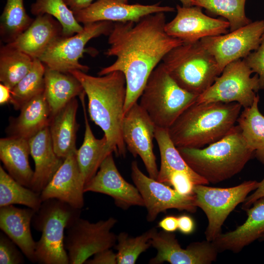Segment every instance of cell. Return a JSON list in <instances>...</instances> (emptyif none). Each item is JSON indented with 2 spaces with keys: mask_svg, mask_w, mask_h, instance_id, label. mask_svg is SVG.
Masks as SVG:
<instances>
[{
  "mask_svg": "<svg viewBox=\"0 0 264 264\" xmlns=\"http://www.w3.org/2000/svg\"><path fill=\"white\" fill-rule=\"evenodd\" d=\"M82 84L88 99L90 119L103 131L114 153L124 157L126 146L122 135V123L126 98V81L124 73L114 71L93 76L79 70L69 72Z\"/></svg>",
  "mask_w": 264,
  "mask_h": 264,
  "instance_id": "2",
  "label": "cell"
},
{
  "mask_svg": "<svg viewBox=\"0 0 264 264\" xmlns=\"http://www.w3.org/2000/svg\"><path fill=\"white\" fill-rule=\"evenodd\" d=\"M247 218L233 231L220 233L213 241L219 252L229 250L239 253L264 234V197L245 210Z\"/></svg>",
  "mask_w": 264,
  "mask_h": 264,
  "instance_id": "21",
  "label": "cell"
},
{
  "mask_svg": "<svg viewBox=\"0 0 264 264\" xmlns=\"http://www.w3.org/2000/svg\"><path fill=\"white\" fill-rule=\"evenodd\" d=\"M242 107L238 103L195 102L168 129L177 147L201 148L226 135L236 126Z\"/></svg>",
  "mask_w": 264,
  "mask_h": 264,
  "instance_id": "3",
  "label": "cell"
},
{
  "mask_svg": "<svg viewBox=\"0 0 264 264\" xmlns=\"http://www.w3.org/2000/svg\"><path fill=\"white\" fill-rule=\"evenodd\" d=\"M182 4V6L185 7H190L192 6V0H179Z\"/></svg>",
  "mask_w": 264,
  "mask_h": 264,
  "instance_id": "47",
  "label": "cell"
},
{
  "mask_svg": "<svg viewBox=\"0 0 264 264\" xmlns=\"http://www.w3.org/2000/svg\"><path fill=\"white\" fill-rule=\"evenodd\" d=\"M167 185H172L181 195H194L193 189L195 184L190 177L185 173L173 172L169 177Z\"/></svg>",
  "mask_w": 264,
  "mask_h": 264,
  "instance_id": "40",
  "label": "cell"
},
{
  "mask_svg": "<svg viewBox=\"0 0 264 264\" xmlns=\"http://www.w3.org/2000/svg\"><path fill=\"white\" fill-rule=\"evenodd\" d=\"M253 73L243 59L226 65L214 83L199 95L198 103L236 102L243 108L251 106L260 89L258 75Z\"/></svg>",
  "mask_w": 264,
  "mask_h": 264,
  "instance_id": "9",
  "label": "cell"
},
{
  "mask_svg": "<svg viewBox=\"0 0 264 264\" xmlns=\"http://www.w3.org/2000/svg\"><path fill=\"white\" fill-rule=\"evenodd\" d=\"M157 231L155 227H153L135 237L125 232L120 233L114 246L117 251V264H135L139 255L151 246V241Z\"/></svg>",
  "mask_w": 264,
  "mask_h": 264,
  "instance_id": "37",
  "label": "cell"
},
{
  "mask_svg": "<svg viewBox=\"0 0 264 264\" xmlns=\"http://www.w3.org/2000/svg\"><path fill=\"white\" fill-rule=\"evenodd\" d=\"M264 34V20H259L230 33L205 37L200 41L213 56L221 72L229 63L243 59L255 50Z\"/></svg>",
  "mask_w": 264,
  "mask_h": 264,
  "instance_id": "13",
  "label": "cell"
},
{
  "mask_svg": "<svg viewBox=\"0 0 264 264\" xmlns=\"http://www.w3.org/2000/svg\"><path fill=\"white\" fill-rule=\"evenodd\" d=\"M117 220L110 217L96 222L82 219L74 220L66 228L64 246L69 264H82L102 250L114 247L117 235L111 231Z\"/></svg>",
  "mask_w": 264,
  "mask_h": 264,
  "instance_id": "10",
  "label": "cell"
},
{
  "mask_svg": "<svg viewBox=\"0 0 264 264\" xmlns=\"http://www.w3.org/2000/svg\"><path fill=\"white\" fill-rule=\"evenodd\" d=\"M151 243L157 251L149 261L151 264H210L216 261L219 253L213 242L207 240L192 242L182 248L173 232L163 230L157 231Z\"/></svg>",
  "mask_w": 264,
  "mask_h": 264,
  "instance_id": "15",
  "label": "cell"
},
{
  "mask_svg": "<svg viewBox=\"0 0 264 264\" xmlns=\"http://www.w3.org/2000/svg\"><path fill=\"white\" fill-rule=\"evenodd\" d=\"M164 12L144 17L137 22H117L109 35L108 57L116 59L98 72L99 76L114 71L122 72L127 93L125 114L137 102L148 78L164 57L183 42L169 35L165 30Z\"/></svg>",
  "mask_w": 264,
  "mask_h": 264,
  "instance_id": "1",
  "label": "cell"
},
{
  "mask_svg": "<svg viewBox=\"0 0 264 264\" xmlns=\"http://www.w3.org/2000/svg\"><path fill=\"white\" fill-rule=\"evenodd\" d=\"M260 100L257 94L252 105L244 108L237 123L248 146L254 152V156L264 164V116L259 110Z\"/></svg>",
  "mask_w": 264,
  "mask_h": 264,
  "instance_id": "30",
  "label": "cell"
},
{
  "mask_svg": "<svg viewBox=\"0 0 264 264\" xmlns=\"http://www.w3.org/2000/svg\"><path fill=\"white\" fill-rule=\"evenodd\" d=\"M113 24L112 22L106 21L84 24L81 32L56 39L39 59L52 69L64 73L74 70L87 73L89 67L79 62L83 57L86 45L93 38L109 35Z\"/></svg>",
  "mask_w": 264,
  "mask_h": 264,
  "instance_id": "11",
  "label": "cell"
},
{
  "mask_svg": "<svg viewBox=\"0 0 264 264\" xmlns=\"http://www.w3.org/2000/svg\"><path fill=\"white\" fill-rule=\"evenodd\" d=\"M28 139L8 136L0 139V159L8 173L23 186L31 189L34 172L28 161Z\"/></svg>",
  "mask_w": 264,
  "mask_h": 264,
  "instance_id": "26",
  "label": "cell"
},
{
  "mask_svg": "<svg viewBox=\"0 0 264 264\" xmlns=\"http://www.w3.org/2000/svg\"><path fill=\"white\" fill-rule=\"evenodd\" d=\"M44 80V94L52 117L72 99L85 92L79 81L69 73L45 66Z\"/></svg>",
  "mask_w": 264,
  "mask_h": 264,
  "instance_id": "28",
  "label": "cell"
},
{
  "mask_svg": "<svg viewBox=\"0 0 264 264\" xmlns=\"http://www.w3.org/2000/svg\"><path fill=\"white\" fill-rule=\"evenodd\" d=\"M78 107V101L74 98L52 117L49 126L54 151L63 159L77 150L76 134L79 127L76 120Z\"/></svg>",
  "mask_w": 264,
  "mask_h": 264,
  "instance_id": "27",
  "label": "cell"
},
{
  "mask_svg": "<svg viewBox=\"0 0 264 264\" xmlns=\"http://www.w3.org/2000/svg\"><path fill=\"white\" fill-rule=\"evenodd\" d=\"M154 138L158 147L161 158L157 180L167 184L169 177L173 172H182L187 174L195 185L209 184L206 180L195 173L186 162L171 140L168 129L156 127Z\"/></svg>",
  "mask_w": 264,
  "mask_h": 264,
  "instance_id": "29",
  "label": "cell"
},
{
  "mask_svg": "<svg viewBox=\"0 0 264 264\" xmlns=\"http://www.w3.org/2000/svg\"><path fill=\"white\" fill-rule=\"evenodd\" d=\"M162 61L179 86L198 96L221 73L215 59L200 40L183 43L171 50Z\"/></svg>",
  "mask_w": 264,
  "mask_h": 264,
  "instance_id": "7",
  "label": "cell"
},
{
  "mask_svg": "<svg viewBox=\"0 0 264 264\" xmlns=\"http://www.w3.org/2000/svg\"><path fill=\"white\" fill-rule=\"evenodd\" d=\"M36 211L19 208L10 205L0 207V228L19 247L27 259L37 263L35 242L32 236L30 225Z\"/></svg>",
  "mask_w": 264,
  "mask_h": 264,
  "instance_id": "23",
  "label": "cell"
},
{
  "mask_svg": "<svg viewBox=\"0 0 264 264\" xmlns=\"http://www.w3.org/2000/svg\"><path fill=\"white\" fill-rule=\"evenodd\" d=\"M176 8V16L166 23L165 30L169 35L183 43L228 33L229 23L227 21L207 16L202 12L201 7L177 5Z\"/></svg>",
  "mask_w": 264,
  "mask_h": 264,
  "instance_id": "16",
  "label": "cell"
},
{
  "mask_svg": "<svg viewBox=\"0 0 264 264\" xmlns=\"http://www.w3.org/2000/svg\"><path fill=\"white\" fill-rule=\"evenodd\" d=\"M63 36L59 22L49 14L37 16L30 26L9 45L32 58L39 59L50 45Z\"/></svg>",
  "mask_w": 264,
  "mask_h": 264,
  "instance_id": "22",
  "label": "cell"
},
{
  "mask_svg": "<svg viewBox=\"0 0 264 264\" xmlns=\"http://www.w3.org/2000/svg\"><path fill=\"white\" fill-rule=\"evenodd\" d=\"M33 21L26 11L23 0H6L0 16L1 41L6 44L13 42Z\"/></svg>",
  "mask_w": 264,
  "mask_h": 264,
  "instance_id": "33",
  "label": "cell"
},
{
  "mask_svg": "<svg viewBox=\"0 0 264 264\" xmlns=\"http://www.w3.org/2000/svg\"><path fill=\"white\" fill-rule=\"evenodd\" d=\"M33 59L9 45L0 49V81L11 89L20 81L32 68Z\"/></svg>",
  "mask_w": 264,
  "mask_h": 264,
  "instance_id": "31",
  "label": "cell"
},
{
  "mask_svg": "<svg viewBox=\"0 0 264 264\" xmlns=\"http://www.w3.org/2000/svg\"><path fill=\"white\" fill-rule=\"evenodd\" d=\"M243 60L253 72L258 75L260 89H264V34L259 47Z\"/></svg>",
  "mask_w": 264,
  "mask_h": 264,
  "instance_id": "39",
  "label": "cell"
},
{
  "mask_svg": "<svg viewBox=\"0 0 264 264\" xmlns=\"http://www.w3.org/2000/svg\"><path fill=\"white\" fill-rule=\"evenodd\" d=\"M81 209L56 198L42 202L32 220V224L41 237L36 242L37 263L69 264L64 246L65 229L80 217Z\"/></svg>",
  "mask_w": 264,
  "mask_h": 264,
  "instance_id": "6",
  "label": "cell"
},
{
  "mask_svg": "<svg viewBox=\"0 0 264 264\" xmlns=\"http://www.w3.org/2000/svg\"><path fill=\"white\" fill-rule=\"evenodd\" d=\"M94 0H64L66 4L73 11L86 8L90 5Z\"/></svg>",
  "mask_w": 264,
  "mask_h": 264,
  "instance_id": "45",
  "label": "cell"
},
{
  "mask_svg": "<svg viewBox=\"0 0 264 264\" xmlns=\"http://www.w3.org/2000/svg\"><path fill=\"white\" fill-rule=\"evenodd\" d=\"M17 245L4 232L0 234V264H22L23 253ZM20 249V248H19Z\"/></svg>",
  "mask_w": 264,
  "mask_h": 264,
  "instance_id": "38",
  "label": "cell"
},
{
  "mask_svg": "<svg viewBox=\"0 0 264 264\" xmlns=\"http://www.w3.org/2000/svg\"><path fill=\"white\" fill-rule=\"evenodd\" d=\"M245 2L246 0H192V5L225 18L232 31L252 22L245 14Z\"/></svg>",
  "mask_w": 264,
  "mask_h": 264,
  "instance_id": "35",
  "label": "cell"
},
{
  "mask_svg": "<svg viewBox=\"0 0 264 264\" xmlns=\"http://www.w3.org/2000/svg\"><path fill=\"white\" fill-rule=\"evenodd\" d=\"M174 11V8L161 6L159 3L129 4L116 0H96L86 8L74 11L73 13L78 22L84 24L104 21L136 22L150 14Z\"/></svg>",
  "mask_w": 264,
  "mask_h": 264,
  "instance_id": "18",
  "label": "cell"
},
{
  "mask_svg": "<svg viewBox=\"0 0 264 264\" xmlns=\"http://www.w3.org/2000/svg\"><path fill=\"white\" fill-rule=\"evenodd\" d=\"M261 241L264 242V235L260 238Z\"/></svg>",
  "mask_w": 264,
  "mask_h": 264,
  "instance_id": "49",
  "label": "cell"
},
{
  "mask_svg": "<svg viewBox=\"0 0 264 264\" xmlns=\"http://www.w3.org/2000/svg\"><path fill=\"white\" fill-rule=\"evenodd\" d=\"M17 117H11L6 129L8 136L29 139L44 128L49 127L52 118L44 92L26 102Z\"/></svg>",
  "mask_w": 264,
  "mask_h": 264,
  "instance_id": "24",
  "label": "cell"
},
{
  "mask_svg": "<svg viewBox=\"0 0 264 264\" xmlns=\"http://www.w3.org/2000/svg\"><path fill=\"white\" fill-rule=\"evenodd\" d=\"M76 151L65 158L52 179L41 192L43 201L56 198L77 209L83 207L85 183L77 161Z\"/></svg>",
  "mask_w": 264,
  "mask_h": 264,
  "instance_id": "19",
  "label": "cell"
},
{
  "mask_svg": "<svg viewBox=\"0 0 264 264\" xmlns=\"http://www.w3.org/2000/svg\"><path fill=\"white\" fill-rule=\"evenodd\" d=\"M158 226L164 231L174 232L178 229V217L173 215L167 216L159 221Z\"/></svg>",
  "mask_w": 264,
  "mask_h": 264,
  "instance_id": "44",
  "label": "cell"
},
{
  "mask_svg": "<svg viewBox=\"0 0 264 264\" xmlns=\"http://www.w3.org/2000/svg\"><path fill=\"white\" fill-rule=\"evenodd\" d=\"M131 177L144 201L149 222L154 221L158 215L170 209L195 213L197 209L194 194H180L168 185L145 175L136 161L131 163Z\"/></svg>",
  "mask_w": 264,
  "mask_h": 264,
  "instance_id": "12",
  "label": "cell"
},
{
  "mask_svg": "<svg viewBox=\"0 0 264 264\" xmlns=\"http://www.w3.org/2000/svg\"><path fill=\"white\" fill-rule=\"evenodd\" d=\"M259 185L256 180L245 181L236 186L217 188L195 185L193 192L198 207L205 213L208 224L205 231L206 239L213 241L220 233L221 227L230 213Z\"/></svg>",
  "mask_w": 264,
  "mask_h": 264,
  "instance_id": "8",
  "label": "cell"
},
{
  "mask_svg": "<svg viewBox=\"0 0 264 264\" xmlns=\"http://www.w3.org/2000/svg\"><path fill=\"white\" fill-rule=\"evenodd\" d=\"M116 0L121 2L125 3H128V0Z\"/></svg>",
  "mask_w": 264,
  "mask_h": 264,
  "instance_id": "48",
  "label": "cell"
},
{
  "mask_svg": "<svg viewBox=\"0 0 264 264\" xmlns=\"http://www.w3.org/2000/svg\"><path fill=\"white\" fill-rule=\"evenodd\" d=\"M30 11L36 16L45 14L52 16L62 25L64 36H72L83 29L64 0H35Z\"/></svg>",
  "mask_w": 264,
  "mask_h": 264,
  "instance_id": "36",
  "label": "cell"
},
{
  "mask_svg": "<svg viewBox=\"0 0 264 264\" xmlns=\"http://www.w3.org/2000/svg\"><path fill=\"white\" fill-rule=\"evenodd\" d=\"M87 264H117L116 253L110 249L100 251L93 255L92 259H88Z\"/></svg>",
  "mask_w": 264,
  "mask_h": 264,
  "instance_id": "41",
  "label": "cell"
},
{
  "mask_svg": "<svg viewBox=\"0 0 264 264\" xmlns=\"http://www.w3.org/2000/svg\"><path fill=\"white\" fill-rule=\"evenodd\" d=\"M263 197H264V178L259 182L258 186L255 192L246 197L242 203V209L245 210L250 207L254 202Z\"/></svg>",
  "mask_w": 264,
  "mask_h": 264,
  "instance_id": "43",
  "label": "cell"
},
{
  "mask_svg": "<svg viewBox=\"0 0 264 264\" xmlns=\"http://www.w3.org/2000/svg\"><path fill=\"white\" fill-rule=\"evenodd\" d=\"M189 167L209 183H217L240 173L254 155L239 126L204 148H177Z\"/></svg>",
  "mask_w": 264,
  "mask_h": 264,
  "instance_id": "4",
  "label": "cell"
},
{
  "mask_svg": "<svg viewBox=\"0 0 264 264\" xmlns=\"http://www.w3.org/2000/svg\"><path fill=\"white\" fill-rule=\"evenodd\" d=\"M84 191L108 195L113 199L116 206L123 210L133 206L144 207L137 188L127 182L119 172L112 153L105 159L95 176L85 184Z\"/></svg>",
  "mask_w": 264,
  "mask_h": 264,
  "instance_id": "17",
  "label": "cell"
},
{
  "mask_svg": "<svg viewBox=\"0 0 264 264\" xmlns=\"http://www.w3.org/2000/svg\"><path fill=\"white\" fill-rule=\"evenodd\" d=\"M28 142L30 155L35 165L31 189L41 193L65 159L59 157L54 151L49 127L29 138Z\"/></svg>",
  "mask_w": 264,
  "mask_h": 264,
  "instance_id": "20",
  "label": "cell"
},
{
  "mask_svg": "<svg viewBox=\"0 0 264 264\" xmlns=\"http://www.w3.org/2000/svg\"><path fill=\"white\" fill-rule=\"evenodd\" d=\"M156 127L146 112L137 102L125 114L122 135L129 151L142 160L149 176L156 179L158 169L153 151V139Z\"/></svg>",
  "mask_w": 264,
  "mask_h": 264,
  "instance_id": "14",
  "label": "cell"
},
{
  "mask_svg": "<svg viewBox=\"0 0 264 264\" xmlns=\"http://www.w3.org/2000/svg\"><path fill=\"white\" fill-rule=\"evenodd\" d=\"M195 223L192 217L182 215L178 217V229L182 234L189 235L195 230Z\"/></svg>",
  "mask_w": 264,
  "mask_h": 264,
  "instance_id": "42",
  "label": "cell"
},
{
  "mask_svg": "<svg viewBox=\"0 0 264 264\" xmlns=\"http://www.w3.org/2000/svg\"><path fill=\"white\" fill-rule=\"evenodd\" d=\"M198 96L179 86L162 63L150 75L139 104L156 127L168 129Z\"/></svg>",
  "mask_w": 264,
  "mask_h": 264,
  "instance_id": "5",
  "label": "cell"
},
{
  "mask_svg": "<svg viewBox=\"0 0 264 264\" xmlns=\"http://www.w3.org/2000/svg\"><path fill=\"white\" fill-rule=\"evenodd\" d=\"M45 70V65L39 59H34L30 70L11 89L10 103L14 109L20 110L26 102L44 92Z\"/></svg>",
  "mask_w": 264,
  "mask_h": 264,
  "instance_id": "34",
  "label": "cell"
},
{
  "mask_svg": "<svg viewBox=\"0 0 264 264\" xmlns=\"http://www.w3.org/2000/svg\"><path fill=\"white\" fill-rule=\"evenodd\" d=\"M42 202L41 193L21 184L0 166V207L18 204L37 211Z\"/></svg>",
  "mask_w": 264,
  "mask_h": 264,
  "instance_id": "32",
  "label": "cell"
},
{
  "mask_svg": "<svg viewBox=\"0 0 264 264\" xmlns=\"http://www.w3.org/2000/svg\"><path fill=\"white\" fill-rule=\"evenodd\" d=\"M85 95L84 92L79 96L84 113L85 130L83 142L77 150L76 156L86 184L95 176L105 159L114 152L104 135L101 139L96 138L94 135L87 116Z\"/></svg>",
  "mask_w": 264,
  "mask_h": 264,
  "instance_id": "25",
  "label": "cell"
},
{
  "mask_svg": "<svg viewBox=\"0 0 264 264\" xmlns=\"http://www.w3.org/2000/svg\"><path fill=\"white\" fill-rule=\"evenodd\" d=\"M11 99V90L8 87L2 83L0 84V104L10 103Z\"/></svg>",
  "mask_w": 264,
  "mask_h": 264,
  "instance_id": "46",
  "label": "cell"
}]
</instances>
